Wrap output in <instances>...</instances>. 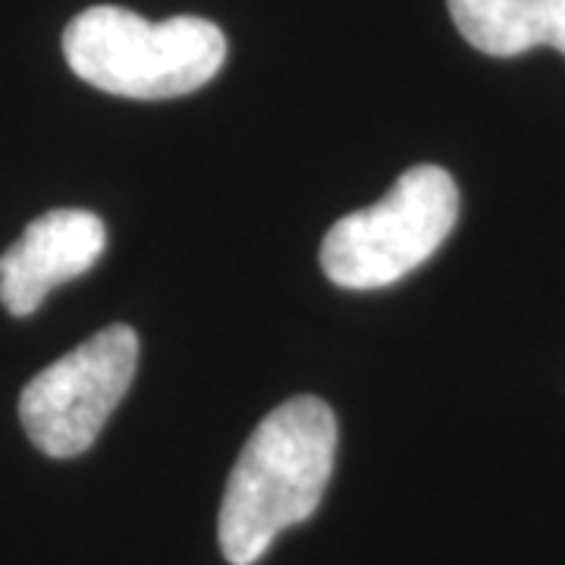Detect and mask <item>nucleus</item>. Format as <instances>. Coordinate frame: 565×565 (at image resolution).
Wrapping results in <instances>:
<instances>
[{
  "label": "nucleus",
  "mask_w": 565,
  "mask_h": 565,
  "mask_svg": "<svg viewBox=\"0 0 565 565\" xmlns=\"http://www.w3.org/2000/svg\"><path fill=\"white\" fill-rule=\"evenodd\" d=\"M337 456V418L318 396L277 405L245 440L223 490L217 537L230 565H255L286 527L321 505Z\"/></svg>",
  "instance_id": "1"
},
{
  "label": "nucleus",
  "mask_w": 565,
  "mask_h": 565,
  "mask_svg": "<svg viewBox=\"0 0 565 565\" xmlns=\"http://www.w3.org/2000/svg\"><path fill=\"white\" fill-rule=\"evenodd\" d=\"M63 57L82 82L132 102L199 92L221 73L226 39L202 17L148 22L122 7H88L63 32Z\"/></svg>",
  "instance_id": "2"
},
{
  "label": "nucleus",
  "mask_w": 565,
  "mask_h": 565,
  "mask_svg": "<svg viewBox=\"0 0 565 565\" xmlns=\"http://www.w3.org/2000/svg\"><path fill=\"white\" fill-rule=\"evenodd\" d=\"M456 217V180L434 163L412 167L381 202L330 226L321 245L323 274L343 289L393 286L444 245Z\"/></svg>",
  "instance_id": "3"
},
{
  "label": "nucleus",
  "mask_w": 565,
  "mask_h": 565,
  "mask_svg": "<svg viewBox=\"0 0 565 565\" xmlns=\"http://www.w3.org/2000/svg\"><path fill=\"white\" fill-rule=\"evenodd\" d=\"M139 367V337L110 323L92 340L39 371L20 396L29 440L44 456L73 459L98 440Z\"/></svg>",
  "instance_id": "4"
},
{
  "label": "nucleus",
  "mask_w": 565,
  "mask_h": 565,
  "mask_svg": "<svg viewBox=\"0 0 565 565\" xmlns=\"http://www.w3.org/2000/svg\"><path fill=\"white\" fill-rule=\"evenodd\" d=\"M107 233L98 214L79 207L47 211L25 226L0 255V302L13 318H29L51 289L82 277L102 258Z\"/></svg>",
  "instance_id": "5"
},
{
  "label": "nucleus",
  "mask_w": 565,
  "mask_h": 565,
  "mask_svg": "<svg viewBox=\"0 0 565 565\" xmlns=\"http://www.w3.org/2000/svg\"><path fill=\"white\" fill-rule=\"evenodd\" d=\"M462 39L490 57H519L531 47L565 54V0H446Z\"/></svg>",
  "instance_id": "6"
}]
</instances>
